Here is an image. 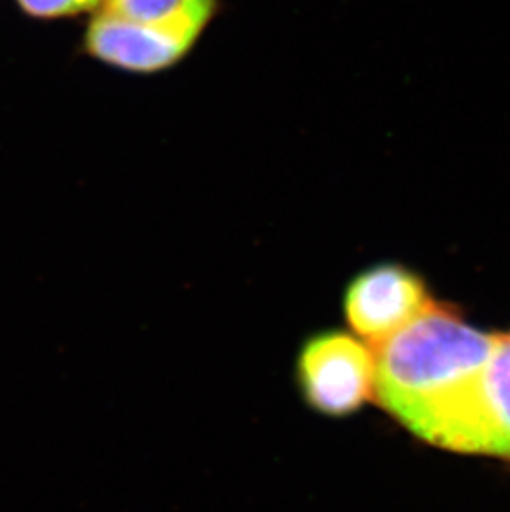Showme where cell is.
Returning a JSON list of instances; mask_svg holds the SVG:
<instances>
[{"mask_svg":"<svg viewBox=\"0 0 510 512\" xmlns=\"http://www.w3.org/2000/svg\"><path fill=\"white\" fill-rule=\"evenodd\" d=\"M219 7L221 0H105L102 9L198 45Z\"/></svg>","mask_w":510,"mask_h":512,"instance_id":"5","label":"cell"},{"mask_svg":"<svg viewBox=\"0 0 510 512\" xmlns=\"http://www.w3.org/2000/svg\"><path fill=\"white\" fill-rule=\"evenodd\" d=\"M20 7L32 17L60 19L75 17L85 12L102 9L105 0H17Z\"/></svg>","mask_w":510,"mask_h":512,"instance_id":"6","label":"cell"},{"mask_svg":"<svg viewBox=\"0 0 510 512\" xmlns=\"http://www.w3.org/2000/svg\"><path fill=\"white\" fill-rule=\"evenodd\" d=\"M295 380L308 408L330 418L353 415L375 398V350L343 330H322L300 347Z\"/></svg>","mask_w":510,"mask_h":512,"instance_id":"2","label":"cell"},{"mask_svg":"<svg viewBox=\"0 0 510 512\" xmlns=\"http://www.w3.org/2000/svg\"><path fill=\"white\" fill-rule=\"evenodd\" d=\"M83 45L98 62L136 75L166 72L196 47L181 37L121 19L105 9L93 14Z\"/></svg>","mask_w":510,"mask_h":512,"instance_id":"4","label":"cell"},{"mask_svg":"<svg viewBox=\"0 0 510 512\" xmlns=\"http://www.w3.org/2000/svg\"><path fill=\"white\" fill-rule=\"evenodd\" d=\"M343 314L353 334L378 347L436 302L423 277L396 262L366 267L343 292Z\"/></svg>","mask_w":510,"mask_h":512,"instance_id":"3","label":"cell"},{"mask_svg":"<svg viewBox=\"0 0 510 512\" xmlns=\"http://www.w3.org/2000/svg\"><path fill=\"white\" fill-rule=\"evenodd\" d=\"M375 398L419 440L510 459V334L436 304L376 347Z\"/></svg>","mask_w":510,"mask_h":512,"instance_id":"1","label":"cell"}]
</instances>
